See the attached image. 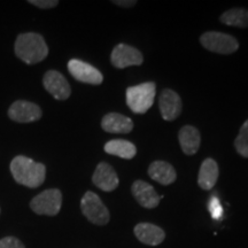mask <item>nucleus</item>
I'll use <instances>...</instances> for the list:
<instances>
[{
  "instance_id": "1",
  "label": "nucleus",
  "mask_w": 248,
  "mask_h": 248,
  "mask_svg": "<svg viewBox=\"0 0 248 248\" xmlns=\"http://www.w3.org/2000/svg\"><path fill=\"white\" fill-rule=\"evenodd\" d=\"M11 172L18 184L36 188L45 181L46 167L30 157L18 155L11 162Z\"/></svg>"
},
{
  "instance_id": "2",
  "label": "nucleus",
  "mask_w": 248,
  "mask_h": 248,
  "mask_svg": "<svg viewBox=\"0 0 248 248\" xmlns=\"http://www.w3.org/2000/svg\"><path fill=\"white\" fill-rule=\"evenodd\" d=\"M15 54L27 64H36L48 55V47L42 35L26 32L18 35L15 42Z\"/></svg>"
},
{
  "instance_id": "3",
  "label": "nucleus",
  "mask_w": 248,
  "mask_h": 248,
  "mask_svg": "<svg viewBox=\"0 0 248 248\" xmlns=\"http://www.w3.org/2000/svg\"><path fill=\"white\" fill-rule=\"evenodd\" d=\"M156 94L154 82L141 83L126 89V105L136 114H145L153 106Z\"/></svg>"
},
{
  "instance_id": "4",
  "label": "nucleus",
  "mask_w": 248,
  "mask_h": 248,
  "mask_svg": "<svg viewBox=\"0 0 248 248\" xmlns=\"http://www.w3.org/2000/svg\"><path fill=\"white\" fill-rule=\"evenodd\" d=\"M83 215L95 225H106L110 219V214L100 198L94 192L88 191L80 200Z\"/></svg>"
},
{
  "instance_id": "5",
  "label": "nucleus",
  "mask_w": 248,
  "mask_h": 248,
  "mask_svg": "<svg viewBox=\"0 0 248 248\" xmlns=\"http://www.w3.org/2000/svg\"><path fill=\"white\" fill-rule=\"evenodd\" d=\"M200 43L206 49L218 54H232L239 48V43L233 36L217 31L204 32L200 37Z\"/></svg>"
},
{
  "instance_id": "6",
  "label": "nucleus",
  "mask_w": 248,
  "mask_h": 248,
  "mask_svg": "<svg viewBox=\"0 0 248 248\" xmlns=\"http://www.w3.org/2000/svg\"><path fill=\"white\" fill-rule=\"evenodd\" d=\"M62 193L58 188H49L36 195L30 202V208L38 215L55 216L61 209Z\"/></svg>"
},
{
  "instance_id": "7",
  "label": "nucleus",
  "mask_w": 248,
  "mask_h": 248,
  "mask_svg": "<svg viewBox=\"0 0 248 248\" xmlns=\"http://www.w3.org/2000/svg\"><path fill=\"white\" fill-rule=\"evenodd\" d=\"M110 61L111 64L117 69H124L130 66H140L144 62V57L140 51L133 46L119 44L111 52Z\"/></svg>"
},
{
  "instance_id": "8",
  "label": "nucleus",
  "mask_w": 248,
  "mask_h": 248,
  "mask_svg": "<svg viewBox=\"0 0 248 248\" xmlns=\"http://www.w3.org/2000/svg\"><path fill=\"white\" fill-rule=\"evenodd\" d=\"M68 70L74 78L79 80V82L85 83V84L99 85L104 80V76L97 68L86 63L84 61L77 60V59H71L68 62Z\"/></svg>"
},
{
  "instance_id": "9",
  "label": "nucleus",
  "mask_w": 248,
  "mask_h": 248,
  "mask_svg": "<svg viewBox=\"0 0 248 248\" xmlns=\"http://www.w3.org/2000/svg\"><path fill=\"white\" fill-rule=\"evenodd\" d=\"M43 84L49 94L57 100H67L70 97L71 89L66 77L57 70H48L43 78Z\"/></svg>"
},
{
  "instance_id": "10",
  "label": "nucleus",
  "mask_w": 248,
  "mask_h": 248,
  "mask_svg": "<svg viewBox=\"0 0 248 248\" xmlns=\"http://www.w3.org/2000/svg\"><path fill=\"white\" fill-rule=\"evenodd\" d=\"M9 119L18 123L36 122L42 117V109L33 102L27 100L15 101L8 110Z\"/></svg>"
},
{
  "instance_id": "11",
  "label": "nucleus",
  "mask_w": 248,
  "mask_h": 248,
  "mask_svg": "<svg viewBox=\"0 0 248 248\" xmlns=\"http://www.w3.org/2000/svg\"><path fill=\"white\" fill-rule=\"evenodd\" d=\"M159 106L163 120L173 121L181 115L183 109L182 99L175 91L164 89L160 94Z\"/></svg>"
},
{
  "instance_id": "12",
  "label": "nucleus",
  "mask_w": 248,
  "mask_h": 248,
  "mask_svg": "<svg viewBox=\"0 0 248 248\" xmlns=\"http://www.w3.org/2000/svg\"><path fill=\"white\" fill-rule=\"evenodd\" d=\"M93 184L105 192L114 191L120 184V179L113 167L107 162H100L92 176Z\"/></svg>"
},
{
  "instance_id": "13",
  "label": "nucleus",
  "mask_w": 248,
  "mask_h": 248,
  "mask_svg": "<svg viewBox=\"0 0 248 248\" xmlns=\"http://www.w3.org/2000/svg\"><path fill=\"white\" fill-rule=\"evenodd\" d=\"M131 192L137 202L144 208L153 209L159 206L161 198L154 190L153 186L148 183L144 181H136L131 186Z\"/></svg>"
},
{
  "instance_id": "14",
  "label": "nucleus",
  "mask_w": 248,
  "mask_h": 248,
  "mask_svg": "<svg viewBox=\"0 0 248 248\" xmlns=\"http://www.w3.org/2000/svg\"><path fill=\"white\" fill-rule=\"evenodd\" d=\"M133 232L140 243L150 246H157L166 238V233L162 229L152 223H139L135 226Z\"/></svg>"
},
{
  "instance_id": "15",
  "label": "nucleus",
  "mask_w": 248,
  "mask_h": 248,
  "mask_svg": "<svg viewBox=\"0 0 248 248\" xmlns=\"http://www.w3.org/2000/svg\"><path fill=\"white\" fill-rule=\"evenodd\" d=\"M101 128L109 133H129L133 129V122L122 114L108 113L101 121Z\"/></svg>"
},
{
  "instance_id": "16",
  "label": "nucleus",
  "mask_w": 248,
  "mask_h": 248,
  "mask_svg": "<svg viewBox=\"0 0 248 248\" xmlns=\"http://www.w3.org/2000/svg\"><path fill=\"white\" fill-rule=\"evenodd\" d=\"M148 175L153 181L159 184L169 185L172 184L177 178V173L171 164L166 161H154L148 167Z\"/></svg>"
},
{
  "instance_id": "17",
  "label": "nucleus",
  "mask_w": 248,
  "mask_h": 248,
  "mask_svg": "<svg viewBox=\"0 0 248 248\" xmlns=\"http://www.w3.org/2000/svg\"><path fill=\"white\" fill-rule=\"evenodd\" d=\"M178 140L184 154H195L198 150H199L201 142V136L199 130L192 125H184L178 132Z\"/></svg>"
},
{
  "instance_id": "18",
  "label": "nucleus",
  "mask_w": 248,
  "mask_h": 248,
  "mask_svg": "<svg viewBox=\"0 0 248 248\" xmlns=\"http://www.w3.org/2000/svg\"><path fill=\"white\" fill-rule=\"evenodd\" d=\"M219 170L216 161L208 157L201 164L199 175H198V184L202 190H212L214 186L216 185Z\"/></svg>"
},
{
  "instance_id": "19",
  "label": "nucleus",
  "mask_w": 248,
  "mask_h": 248,
  "mask_svg": "<svg viewBox=\"0 0 248 248\" xmlns=\"http://www.w3.org/2000/svg\"><path fill=\"white\" fill-rule=\"evenodd\" d=\"M105 152L107 154L116 155L124 160H131L137 154V148L131 141L124 140V139H114L109 140L105 145Z\"/></svg>"
},
{
  "instance_id": "20",
  "label": "nucleus",
  "mask_w": 248,
  "mask_h": 248,
  "mask_svg": "<svg viewBox=\"0 0 248 248\" xmlns=\"http://www.w3.org/2000/svg\"><path fill=\"white\" fill-rule=\"evenodd\" d=\"M222 23L225 26L248 28V9L246 8H232L224 12L219 17Z\"/></svg>"
},
{
  "instance_id": "21",
  "label": "nucleus",
  "mask_w": 248,
  "mask_h": 248,
  "mask_svg": "<svg viewBox=\"0 0 248 248\" xmlns=\"http://www.w3.org/2000/svg\"><path fill=\"white\" fill-rule=\"evenodd\" d=\"M234 148L243 157H248V120L241 125L239 135L234 139Z\"/></svg>"
},
{
  "instance_id": "22",
  "label": "nucleus",
  "mask_w": 248,
  "mask_h": 248,
  "mask_svg": "<svg viewBox=\"0 0 248 248\" xmlns=\"http://www.w3.org/2000/svg\"><path fill=\"white\" fill-rule=\"evenodd\" d=\"M208 209L210 214H212V217L214 219H219L223 215V208L221 203H219L218 199H217L216 197H214V195L210 198L208 202Z\"/></svg>"
},
{
  "instance_id": "23",
  "label": "nucleus",
  "mask_w": 248,
  "mask_h": 248,
  "mask_svg": "<svg viewBox=\"0 0 248 248\" xmlns=\"http://www.w3.org/2000/svg\"><path fill=\"white\" fill-rule=\"evenodd\" d=\"M0 248H26L22 241L15 237H5L0 239Z\"/></svg>"
},
{
  "instance_id": "24",
  "label": "nucleus",
  "mask_w": 248,
  "mask_h": 248,
  "mask_svg": "<svg viewBox=\"0 0 248 248\" xmlns=\"http://www.w3.org/2000/svg\"><path fill=\"white\" fill-rule=\"evenodd\" d=\"M29 4L35 5L36 7L43 8V9H48L53 8L55 6L59 5L58 0H29Z\"/></svg>"
},
{
  "instance_id": "25",
  "label": "nucleus",
  "mask_w": 248,
  "mask_h": 248,
  "mask_svg": "<svg viewBox=\"0 0 248 248\" xmlns=\"http://www.w3.org/2000/svg\"><path fill=\"white\" fill-rule=\"evenodd\" d=\"M114 4L120 6V7H124V8H130L133 7L135 5H137V1L136 0H115L113 1Z\"/></svg>"
}]
</instances>
